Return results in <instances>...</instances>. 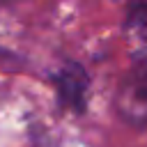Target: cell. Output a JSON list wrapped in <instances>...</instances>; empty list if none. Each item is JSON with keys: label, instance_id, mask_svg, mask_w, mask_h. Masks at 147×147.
I'll return each mask as SVG.
<instances>
[{"label": "cell", "instance_id": "6da1fadb", "mask_svg": "<svg viewBox=\"0 0 147 147\" xmlns=\"http://www.w3.org/2000/svg\"><path fill=\"white\" fill-rule=\"evenodd\" d=\"M87 87H90V78L80 64L71 62L57 71V94L64 106L74 110H83L87 99Z\"/></svg>", "mask_w": 147, "mask_h": 147}, {"label": "cell", "instance_id": "7a4b0ae2", "mask_svg": "<svg viewBox=\"0 0 147 147\" xmlns=\"http://www.w3.org/2000/svg\"><path fill=\"white\" fill-rule=\"evenodd\" d=\"M129 21H147V0H129Z\"/></svg>", "mask_w": 147, "mask_h": 147}]
</instances>
